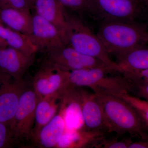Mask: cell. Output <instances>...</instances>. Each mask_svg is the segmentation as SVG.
<instances>
[{
    "label": "cell",
    "instance_id": "cell-3",
    "mask_svg": "<svg viewBox=\"0 0 148 148\" xmlns=\"http://www.w3.org/2000/svg\"><path fill=\"white\" fill-rule=\"evenodd\" d=\"M119 73L110 67L81 69L70 72L68 86L73 87H86L95 94L120 97L130 94L132 84L122 75H110Z\"/></svg>",
    "mask_w": 148,
    "mask_h": 148
},
{
    "label": "cell",
    "instance_id": "cell-26",
    "mask_svg": "<svg viewBox=\"0 0 148 148\" xmlns=\"http://www.w3.org/2000/svg\"><path fill=\"white\" fill-rule=\"evenodd\" d=\"M122 74L130 81L148 83V69L124 72Z\"/></svg>",
    "mask_w": 148,
    "mask_h": 148
},
{
    "label": "cell",
    "instance_id": "cell-12",
    "mask_svg": "<svg viewBox=\"0 0 148 148\" xmlns=\"http://www.w3.org/2000/svg\"><path fill=\"white\" fill-rule=\"evenodd\" d=\"M35 55L29 56L7 46L0 49V72L21 80L34 62Z\"/></svg>",
    "mask_w": 148,
    "mask_h": 148
},
{
    "label": "cell",
    "instance_id": "cell-17",
    "mask_svg": "<svg viewBox=\"0 0 148 148\" xmlns=\"http://www.w3.org/2000/svg\"><path fill=\"white\" fill-rule=\"evenodd\" d=\"M0 21L7 27L21 34L29 36L32 33V16L30 11L0 9Z\"/></svg>",
    "mask_w": 148,
    "mask_h": 148
},
{
    "label": "cell",
    "instance_id": "cell-30",
    "mask_svg": "<svg viewBox=\"0 0 148 148\" xmlns=\"http://www.w3.org/2000/svg\"><path fill=\"white\" fill-rule=\"evenodd\" d=\"M8 46L6 43L0 38V49L3 48Z\"/></svg>",
    "mask_w": 148,
    "mask_h": 148
},
{
    "label": "cell",
    "instance_id": "cell-27",
    "mask_svg": "<svg viewBox=\"0 0 148 148\" xmlns=\"http://www.w3.org/2000/svg\"><path fill=\"white\" fill-rule=\"evenodd\" d=\"M130 82L132 84L130 94L148 101V83Z\"/></svg>",
    "mask_w": 148,
    "mask_h": 148
},
{
    "label": "cell",
    "instance_id": "cell-6",
    "mask_svg": "<svg viewBox=\"0 0 148 148\" xmlns=\"http://www.w3.org/2000/svg\"><path fill=\"white\" fill-rule=\"evenodd\" d=\"M92 1L95 20L141 22L148 18V9L140 0Z\"/></svg>",
    "mask_w": 148,
    "mask_h": 148
},
{
    "label": "cell",
    "instance_id": "cell-11",
    "mask_svg": "<svg viewBox=\"0 0 148 148\" xmlns=\"http://www.w3.org/2000/svg\"><path fill=\"white\" fill-rule=\"evenodd\" d=\"M29 37L38 51L45 53L66 45L58 29L36 14L32 16V33Z\"/></svg>",
    "mask_w": 148,
    "mask_h": 148
},
{
    "label": "cell",
    "instance_id": "cell-2",
    "mask_svg": "<svg viewBox=\"0 0 148 148\" xmlns=\"http://www.w3.org/2000/svg\"><path fill=\"white\" fill-rule=\"evenodd\" d=\"M110 127V132L117 137L128 134L140 140L148 138L141 117L138 111L120 97L97 95Z\"/></svg>",
    "mask_w": 148,
    "mask_h": 148
},
{
    "label": "cell",
    "instance_id": "cell-28",
    "mask_svg": "<svg viewBox=\"0 0 148 148\" xmlns=\"http://www.w3.org/2000/svg\"><path fill=\"white\" fill-rule=\"evenodd\" d=\"M129 148H148V138L140 140L137 142H132Z\"/></svg>",
    "mask_w": 148,
    "mask_h": 148
},
{
    "label": "cell",
    "instance_id": "cell-29",
    "mask_svg": "<svg viewBox=\"0 0 148 148\" xmlns=\"http://www.w3.org/2000/svg\"><path fill=\"white\" fill-rule=\"evenodd\" d=\"M140 114V116L141 117L142 120H143V123H144V125H145V127L146 130L148 132V119H147L145 117L143 116L142 114L140 113L139 112H138Z\"/></svg>",
    "mask_w": 148,
    "mask_h": 148
},
{
    "label": "cell",
    "instance_id": "cell-34",
    "mask_svg": "<svg viewBox=\"0 0 148 148\" xmlns=\"http://www.w3.org/2000/svg\"><path fill=\"white\" fill-rule=\"evenodd\" d=\"M147 8L148 9V2L147 3ZM148 25V24H147Z\"/></svg>",
    "mask_w": 148,
    "mask_h": 148
},
{
    "label": "cell",
    "instance_id": "cell-32",
    "mask_svg": "<svg viewBox=\"0 0 148 148\" xmlns=\"http://www.w3.org/2000/svg\"><path fill=\"white\" fill-rule=\"evenodd\" d=\"M142 3H143L147 7V4L148 2V0H140Z\"/></svg>",
    "mask_w": 148,
    "mask_h": 148
},
{
    "label": "cell",
    "instance_id": "cell-33",
    "mask_svg": "<svg viewBox=\"0 0 148 148\" xmlns=\"http://www.w3.org/2000/svg\"><path fill=\"white\" fill-rule=\"evenodd\" d=\"M146 40L147 42H148V32L146 35Z\"/></svg>",
    "mask_w": 148,
    "mask_h": 148
},
{
    "label": "cell",
    "instance_id": "cell-16",
    "mask_svg": "<svg viewBox=\"0 0 148 148\" xmlns=\"http://www.w3.org/2000/svg\"><path fill=\"white\" fill-rule=\"evenodd\" d=\"M33 6L36 14L55 26L64 39L66 10L58 0H36Z\"/></svg>",
    "mask_w": 148,
    "mask_h": 148
},
{
    "label": "cell",
    "instance_id": "cell-18",
    "mask_svg": "<svg viewBox=\"0 0 148 148\" xmlns=\"http://www.w3.org/2000/svg\"><path fill=\"white\" fill-rule=\"evenodd\" d=\"M0 38L8 46L29 56L36 55L38 49L29 39V36L16 32L6 26L0 21Z\"/></svg>",
    "mask_w": 148,
    "mask_h": 148
},
{
    "label": "cell",
    "instance_id": "cell-9",
    "mask_svg": "<svg viewBox=\"0 0 148 148\" xmlns=\"http://www.w3.org/2000/svg\"><path fill=\"white\" fill-rule=\"evenodd\" d=\"M27 87L24 79L18 80L0 72V122L9 126Z\"/></svg>",
    "mask_w": 148,
    "mask_h": 148
},
{
    "label": "cell",
    "instance_id": "cell-15",
    "mask_svg": "<svg viewBox=\"0 0 148 148\" xmlns=\"http://www.w3.org/2000/svg\"><path fill=\"white\" fill-rule=\"evenodd\" d=\"M65 89L39 99L35 112V125L32 140L40 130L58 112Z\"/></svg>",
    "mask_w": 148,
    "mask_h": 148
},
{
    "label": "cell",
    "instance_id": "cell-5",
    "mask_svg": "<svg viewBox=\"0 0 148 148\" xmlns=\"http://www.w3.org/2000/svg\"><path fill=\"white\" fill-rule=\"evenodd\" d=\"M39 99L32 87H27L21 94L16 113L9 125L14 146L25 147L31 144Z\"/></svg>",
    "mask_w": 148,
    "mask_h": 148
},
{
    "label": "cell",
    "instance_id": "cell-35",
    "mask_svg": "<svg viewBox=\"0 0 148 148\" xmlns=\"http://www.w3.org/2000/svg\"><path fill=\"white\" fill-rule=\"evenodd\" d=\"M147 27H148V25H147Z\"/></svg>",
    "mask_w": 148,
    "mask_h": 148
},
{
    "label": "cell",
    "instance_id": "cell-8",
    "mask_svg": "<svg viewBox=\"0 0 148 148\" xmlns=\"http://www.w3.org/2000/svg\"><path fill=\"white\" fill-rule=\"evenodd\" d=\"M69 73L45 60L35 74L32 88L40 99L65 89L68 86Z\"/></svg>",
    "mask_w": 148,
    "mask_h": 148
},
{
    "label": "cell",
    "instance_id": "cell-25",
    "mask_svg": "<svg viewBox=\"0 0 148 148\" xmlns=\"http://www.w3.org/2000/svg\"><path fill=\"white\" fill-rule=\"evenodd\" d=\"M30 8L27 0H0V9L13 8L30 11Z\"/></svg>",
    "mask_w": 148,
    "mask_h": 148
},
{
    "label": "cell",
    "instance_id": "cell-22",
    "mask_svg": "<svg viewBox=\"0 0 148 148\" xmlns=\"http://www.w3.org/2000/svg\"><path fill=\"white\" fill-rule=\"evenodd\" d=\"M132 142L131 138L122 140L117 138H107L106 136L99 138L93 144L92 147L102 148H129Z\"/></svg>",
    "mask_w": 148,
    "mask_h": 148
},
{
    "label": "cell",
    "instance_id": "cell-31",
    "mask_svg": "<svg viewBox=\"0 0 148 148\" xmlns=\"http://www.w3.org/2000/svg\"><path fill=\"white\" fill-rule=\"evenodd\" d=\"M27 1H28L30 6H31L33 5L36 0H27Z\"/></svg>",
    "mask_w": 148,
    "mask_h": 148
},
{
    "label": "cell",
    "instance_id": "cell-23",
    "mask_svg": "<svg viewBox=\"0 0 148 148\" xmlns=\"http://www.w3.org/2000/svg\"><path fill=\"white\" fill-rule=\"evenodd\" d=\"M120 98L130 104L136 110L148 119V101L130 94H124Z\"/></svg>",
    "mask_w": 148,
    "mask_h": 148
},
{
    "label": "cell",
    "instance_id": "cell-14",
    "mask_svg": "<svg viewBox=\"0 0 148 148\" xmlns=\"http://www.w3.org/2000/svg\"><path fill=\"white\" fill-rule=\"evenodd\" d=\"M66 130V125L61 111L40 130L33 138L31 145L39 148H56Z\"/></svg>",
    "mask_w": 148,
    "mask_h": 148
},
{
    "label": "cell",
    "instance_id": "cell-20",
    "mask_svg": "<svg viewBox=\"0 0 148 148\" xmlns=\"http://www.w3.org/2000/svg\"><path fill=\"white\" fill-rule=\"evenodd\" d=\"M123 72L148 69V48L140 47L130 51L116 63Z\"/></svg>",
    "mask_w": 148,
    "mask_h": 148
},
{
    "label": "cell",
    "instance_id": "cell-24",
    "mask_svg": "<svg viewBox=\"0 0 148 148\" xmlns=\"http://www.w3.org/2000/svg\"><path fill=\"white\" fill-rule=\"evenodd\" d=\"M14 146L9 126L0 122V148Z\"/></svg>",
    "mask_w": 148,
    "mask_h": 148
},
{
    "label": "cell",
    "instance_id": "cell-19",
    "mask_svg": "<svg viewBox=\"0 0 148 148\" xmlns=\"http://www.w3.org/2000/svg\"><path fill=\"white\" fill-rule=\"evenodd\" d=\"M102 136L100 134L89 132L84 129H66L56 148H79L86 147H91L95 140Z\"/></svg>",
    "mask_w": 148,
    "mask_h": 148
},
{
    "label": "cell",
    "instance_id": "cell-4",
    "mask_svg": "<svg viewBox=\"0 0 148 148\" xmlns=\"http://www.w3.org/2000/svg\"><path fill=\"white\" fill-rule=\"evenodd\" d=\"M66 19L64 40L66 45L82 54L99 59L122 73L118 65L111 60L97 35L92 33L82 18L66 10Z\"/></svg>",
    "mask_w": 148,
    "mask_h": 148
},
{
    "label": "cell",
    "instance_id": "cell-10",
    "mask_svg": "<svg viewBox=\"0 0 148 148\" xmlns=\"http://www.w3.org/2000/svg\"><path fill=\"white\" fill-rule=\"evenodd\" d=\"M79 87L85 130L102 135L110 133L98 96L94 92L91 93Z\"/></svg>",
    "mask_w": 148,
    "mask_h": 148
},
{
    "label": "cell",
    "instance_id": "cell-13",
    "mask_svg": "<svg viewBox=\"0 0 148 148\" xmlns=\"http://www.w3.org/2000/svg\"><path fill=\"white\" fill-rule=\"evenodd\" d=\"M60 110L63 114L66 130L84 129L79 87L68 86L65 88Z\"/></svg>",
    "mask_w": 148,
    "mask_h": 148
},
{
    "label": "cell",
    "instance_id": "cell-7",
    "mask_svg": "<svg viewBox=\"0 0 148 148\" xmlns=\"http://www.w3.org/2000/svg\"><path fill=\"white\" fill-rule=\"evenodd\" d=\"M45 60L64 71L71 72L81 69L110 67L97 58L80 53L68 45L53 49L45 53Z\"/></svg>",
    "mask_w": 148,
    "mask_h": 148
},
{
    "label": "cell",
    "instance_id": "cell-1",
    "mask_svg": "<svg viewBox=\"0 0 148 148\" xmlns=\"http://www.w3.org/2000/svg\"><path fill=\"white\" fill-rule=\"evenodd\" d=\"M147 24L141 22L102 21L97 35L109 55L118 61L133 49L147 42Z\"/></svg>",
    "mask_w": 148,
    "mask_h": 148
},
{
    "label": "cell",
    "instance_id": "cell-21",
    "mask_svg": "<svg viewBox=\"0 0 148 148\" xmlns=\"http://www.w3.org/2000/svg\"><path fill=\"white\" fill-rule=\"evenodd\" d=\"M65 8L80 15H87L93 18L94 6L92 0H58Z\"/></svg>",
    "mask_w": 148,
    "mask_h": 148
}]
</instances>
